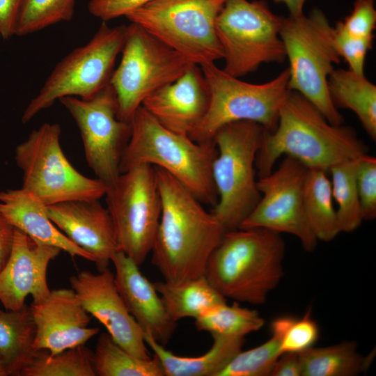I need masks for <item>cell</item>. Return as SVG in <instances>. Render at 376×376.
Returning a JSON list of instances; mask_svg holds the SVG:
<instances>
[{"instance_id": "obj_1", "label": "cell", "mask_w": 376, "mask_h": 376, "mask_svg": "<svg viewBox=\"0 0 376 376\" xmlns=\"http://www.w3.org/2000/svg\"><path fill=\"white\" fill-rule=\"evenodd\" d=\"M155 167L162 212L151 250L164 281L180 283L204 276L212 251L226 230L182 183Z\"/></svg>"}, {"instance_id": "obj_2", "label": "cell", "mask_w": 376, "mask_h": 376, "mask_svg": "<svg viewBox=\"0 0 376 376\" xmlns=\"http://www.w3.org/2000/svg\"><path fill=\"white\" fill-rule=\"evenodd\" d=\"M366 154L365 145L350 127L332 125L306 98L290 91L280 109L276 129L264 134L256 169L258 178L267 175L285 155L307 169L327 172L338 164Z\"/></svg>"}, {"instance_id": "obj_3", "label": "cell", "mask_w": 376, "mask_h": 376, "mask_svg": "<svg viewBox=\"0 0 376 376\" xmlns=\"http://www.w3.org/2000/svg\"><path fill=\"white\" fill-rule=\"evenodd\" d=\"M285 252L278 233L263 228L226 230L209 257L204 276L226 299L262 304L284 274Z\"/></svg>"}, {"instance_id": "obj_4", "label": "cell", "mask_w": 376, "mask_h": 376, "mask_svg": "<svg viewBox=\"0 0 376 376\" xmlns=\"http://www.w3.org/2000/svg\"><path fill=\"white\" fill-rule=\"evenodd\" d=\"M131 134L120 164L124 173L140 164L162 169L198 201L215 206L218 194L212 166L217 154L214 141L198 143L162 125L140 106L130 119Z\"/></svg>"}, {"instance_id": "obj_5", "label": "cell", "mask_w": 376, "mask_h": 376, "mask_svg": "<svg viewBox=\"0 0 376 376\" xmlns=\"http://www.w3.org/2000/svg\"><path fill=\"white\" fill-rule=\"evenodd\" d=\"M279 36L289 61V91L311 102L332 125L343 118L328 91V77L334 64L340 61L334 42V27L322 11L313 9L308 15L281 17Z\"/></svg>"}, {"instance_id": "obj_6", "label": "cell", "mask_w": 376, "mask_h": 376, "mask_svg": "<svg viewBox=\"0 0 376 376\" xmlns=\"http://www.w3.org/2000/svg\"><path fill=\"white\" fill-rule=\"evenodd\" d=\"M266 131L257 123L240 120L222 126L213 137L217 154L212 173L218 201L212 212L226 231L239 228L260 198L256 159Z\"/></svg>"}, {"instance_id": "obj_7", "label": "cell", "mask_w": 376, "mask_h": 376, "mask_svg": "<svg viewBox=\"0 0 376 376\" xmlns=\"http://www.w3.org/2000/svg\"><path fill=\"white\" fill-rule=\"evenodd\" d=\"M200 67L208 85L210 103L191 139L198 143L212 141L219 128L240 120L257 123L269 132L276 129L280 109L290 92L288 68L271 81L256 84L230 75L214 63Z\"/></svg>"}, {"instance_id": "obj_8", "label": "cell", "mask_w": 376, "mask_h": 376, "mask_svg": "<svg viewBox=\"0 0 376 376\" xmlns=\"http://www.w3.org/2000/svg\"><path fill=\"white\" fill-rule=\"evenodd\" d=\"M61 127L44 123L15 148V159L22 171V188L46 206L76 200H100L107 185L76 170L63 153Z\"/></svg>"}, {"instance_id": "obj_9", "label": "cell", "mask_w": 376, "mask_h": 376, "mask_svg": "<svg viewBox=\"0 0 376 376\" xmlns=\"http://www.w3.org/2000/svg\"><path fill=\"white\" fill-rule=\"evenodd\" d=\"M226 0H152L125 17L192 64L222 59L215 23Z\"/></svg>"}, {"instance_id": "obj_10", "label": "cell", "mask_w": 376, "mask_h": 376, "mask_svg": "<svg viewBox=\"0 0 376 376\" xmlns=\"http://www.w3.org/2000/svg\"><path fill=\"white\" fill-rule=\"evenodd\" d=\"M125 30V25L109 27L102 22L86 45L73 49L54 67L25 108L22 122H29L62 97L89 99L109 84Z\"/></svg>"}, {"instance_id": "obj_11", "label": "cell", "mask_w": 376, "mask_h": 376, "mask_svg": "<svg viewBox=\"0 0 376 376\" xmlns=\"http://www.w3.org/2000/svg\"><path fill=\"white\" fill-rule=\"evenodd\" d=\"M281 19L265 1L226 0L215 23L225 60L223 70L239 78L263 63L283 62Z\"/></svg>"}, {"instance_id": "obj_12", "label": "cell", "mask_w": 376, "mask_h": 376, "mask_svg": "<svg viewBox=\"0 0 376 376\" xmlns=\"http://www.w3.org/2000/svg\"><path fill=\"white\" fill-rule=\"evenodd\" d=\"M120 64L110 84L118 102V116L130 121L143 100L182 75L192 63L140 25L126 26Z\"/></svg>"}, {"instance_id": "obj_13", "label": "cell", "mask_w": 376, "mask_h": 376, "mask_svg": "<svg viewBox=\"0 0 376 376\" xmlns=\"http://www.w3.org/2000/svg\"><path fill=\"white\" fill-rule=\"evenodd\" d=\"M104 196L119 251L140 266L151 252L162 212L155 167L143 164L121 173Z\"/></svg>"}, {"instance_id": "obj_14", "label": "cell", "mask_w": 376, "mask_h": 376, "mask_svg": "<svg viewBox=\"0 0 376 376\" xmlns=\"http://www.w3.org/2000/svg\"><path fill=\"white\" fill-rule=\"evenodd\" d=\"M74 118L82 139L88 166L109 187L120 174V164L131 134L130 121L118 116V102L108 84L89 99H59Z\"/></svg>"}, {"instance_id": "obj_15", "label": "cell", "mask_w": 376, "mask_h": 376, "mask_svg": "<svg viewBox=\"0 0 376 376\" xmlns=\"http://www.w3.org/2000/svg\"><path fill=\"white\" fill-rule=\"evenodd\" d=\"M307 168L285 156L276 170L258 178L260 198L239 228H263L295 236L306 251L318 244L304 208V185Z\"/></svg>"}, {"instance_id": "obj_16", "label": "cell", "mask_w": 376, "mask_h": 376, "mask_svg": "<svg viewBox=\"0 0 376 376\" xmlns=\"http://www.w3.org/2000/svg\"><path fill=\"white\" fill-rule=\"evenodd\" d=\"M69 282L86 311L104 326L120 347L138 358H152L143 331L125 306L109 268L97 274L81 271L70 276Z\"/></svg>"}, {"instance_id": "obj_17", "label": "cell", "mask_w": 376, "mask_h": 376, "mask_svg": "<svg viewBox=\"0 0 376 376\" xmlns=\"http://www.w3.org/2000/svg\"><path fill=\"white\" fill-rule=\"evenodd\" d=\"M29 307L36 329L33 347L51 355L84 345L100 331L88 327L91 315L72 288L50 290L43 300Z\"/></svg>"}, {"instance_id": "obj_18", "label": "cell", "mask_w": 376, "mask_h": 376, "mask_svg": "<svg viewBox=\"0 0 376 376\" xmlns=\"http://www.w3.org/2000/svg\"><path fill=\"white\" fill-rule=\"evenodd\" d=\"M61 251L58 247L36 242L15 228L10 254L0 270V301L6 310L21 308L29 295L33 302H39L49 295L48 265Z\"/></svg>"}, {"instance_id": "obj_19", "label": "cell", "mask_w": 376, "mask_h": 376, "mask_svg": "<svg viewBox=\"0 0 376 376\" xmlns=\"http://www.w3.org/2000/svg\"><path fill=\"white\" fill-rule=\"evenodd\" d=\"M53 224L73 243L88 252L98 272L109 268L119 251L113 224L99 200H76L47 206Z\"/></svg>"}, {"instance_id": "obj_20", "label": "cell", "mask_w": 376, "mask_h": 376, "mask_svg": "<svg viewBox=\"0 0 376 376\" xmlns=\"http://www.w3.org/2000/svg\"><path fill=\"white\" fill-rule=\"evenodd\" d=\"M209 103L210 91L201 68L192 64L175 81L148 96L141 106L164 127L189 136Z\"/></svg>"}, {"instance_id": "obj_21", "label": "cell", "mask_w": 376, "mask_h": 376, "mask_svg": "<svg viewBox=\"0 0 376 376\" xmlns=\"http://www.w3.org/2000/svg\"><path fill=\"white\" fill-rule=\"evenodd\" d=\"M117 290L130 315L143 332L165 346L177 322L169 315L155 285L142 274L139 266L123 252L112 257Z\"/></svg>"}, {"instance_id": "obj_22", "label": "cell", "mask_w": 376, "mask_h": 376, "mask_svg": "<svg viewBox=\"0 0 376 376\" xmlns=\"http://www.w3.org/2000/svg\"><path fill=\"white\" fill-rule=\"evenodd\" d=\"M0 213L15 228L36 242L58 247L72 256L93 258L66 237L51 221L47 206L23 189L0 191Z\"/></svg>"}, {"instance_id": "obj_23", "label": "cell", "mask_w": 376, "mask_h": 376, "mask_svg": "<svg viewBox=\"0 0 376 376\" xmlns=\"http://www.w3.org/2000/svg\"><path fill=\"white\" fill-rule=\"evenodd\" d=\"M213 343L205 354L198 357L174 354L147 332L146 345L158 359L164 376H218L231 359L242 350L244 338L212 336Z\"/></svg>"}, {"instance_id": "obj_24", "label": "cell", "mask_w": 376, "mask_h": 376, "mask_svg": "<svg viewBox=\"0 0 376 376\" xmlns=\"http://www.w3.org/2000/svg\"><path fill=\"white\" fill-rule=\"evenodd\" d=\"M36 325L26 304L15 311L0 309V362L8 375L21 376L35 358Z\"/></svg>"}, {"instance_id": "obj_25", "label": "cell", "mask_w": 376, "mask_h": 376, "mask_svg": "<svg viewBox=\"0 0 376 376\" xmlns=\"http://www.w3.org/2000/svg\"><path fill=\"white\" fill-rule=\"evenodd\" d=\"M328 91L337 108L354 111L370 138L376 139V86L364 74L334 69L328 77Z\"/></svg>"}, {"instance_id": "obj_26", "label": "cell", "mask_w": 376, "mask_h": 376, "mask_svg": "<svg viewBox=\"0 0 376 376\" xmlns=\"http://www.w3.org/2000/svg\"><path fill=\"white\" fill-rule=\"evenodd\" d=\"M375 351L361 355L354 341L311 347L299 353L301 376H357L366 372L373 361Z\"/></svg>"}, {"instance_id": "obj_27", "label": "cell", "mask_w": 376, "mask_h": 376, "mask_svg": "<svg viewBox=\"0 0 376 376\" xmlns=\"http://www.w3.org/2000/svg\"><path fill=\"white\" fill-rule=\"evenodd\" d=\"M170 317L175 321L196 318L207 309L226 302L205 276L180 283H153Z\"/></svg>"}, {"instance_id": "obj_28", "label": "cell", "mask_w": 376, "mask_h": 376, "mask_svg": "<svg viewBox=\"0 0 376 376\" xmlns=\"http://www.w3.org/2000/svg\"><path fill=\"white\" fill-rule=\"evenodd\" d=\"M304 208L318 240L329 242L340 230L333 203L331 180L327 171L308 169L304 185Z\"/></svg>"}, {"instance_id": "obj_29", "label": "cell", "mask_w": 376, "mask_h": 376, "mask_svg": "<svg viewBox=\"0 0 376 376\" xmlns=\"http://www.w3.org/2000/svg\"><path fill=\"white\" fill-rule=\"evenodd\" d=\"M93 365L98 376H164L155 355L150 359L138 358L120 347L108 332L98 336Z\"/></svg>"}, {"instance_id": "obj_30", "label": "cell", "mask_w": 376, "mask_h": 376, "mask_svg": "<svg viewBox=\"0 0 376 376\" xmlns=\"http://www.w3.org/2000/svg\"><path fill=\"white\" fill-rule=\"evenodd\" d=\"M194 320L198 331L209 332L212 336L235 338H244L265 324L257 311L241 307L237 301L232 305L225 302L211 307Z\"/></svg>"}, {"instance_id": "obj_31", "label": "cell", "mask_w": 376, "mask_h": 376, "mask_svg": "<svg viewBox=\"0 0 376 376\" xmlns=\"http://www.w3.org/2000/svg\"><path fill=\"white\" fill-rule=\"evenodd\" d=\"M21 376H96L93 352L85 344L53 355L47 350H38Z\"/></svg>"}, {"instance_id": "obj_32", "label": "cell", "mask_w": 376, "mask_h": 376, "mask_svg": "<svg viewBox=\"0 0 376 376\" xmlns=\"http://www.w3.org/2000/svg\"><path fill=\"white\" fill-rule=\"evenodd\" d=\"M357 159L338 164L329 171L331 175L333 198L337 203L336 214L340 233L353 232L363 220L356 182Z\"/></svg>"}, {"instance_id": "obj_33", "label": "cell", "mask_w": 376, "mask_h": 376, "mask_svg": "<svg viewBox=\"0 0 376 376\" xmlns=\"http://www.w3.org/2000/svg\"><path fill=\"white\" fill-rule=\"evenodd\" d=\"M75 0H25L15 36H26L61 22L72 19Z\"/></svg>"}, {"instance_id": "obj_34", "label": "cell", "mask_w": 376, "mask_h": 376, "mask_svg": "<svg viewBox=\"0 0 376 376\" xmlns=\"http://www.w3.org/2000/svg\"><path fill=\"white\" fill-rule=\"evenodd\" d=\"M272 335L279 341L281 353H301L313 347L319 337V327L307 311L301 318L279 317L271 323Z\"/></svg>"}, {"instance_id": "obj_35", "label": "cell", "mask_w": 376, "mask_h": 376, "mask_svg": "<svg viewBox=\"0 0 376 376\" xmlns=\"http://www.w3.org/2000/svg\"><path fill=\"white\" fill-rule=\"evenodd\" d=\"M281 354L279 341L272 335L263 344L240 351L218 376H270Z\"/></svg>"}, {"instance_id": "obj_36", "label": "cell", "mask_w": 376, "mask_h": 376, "mask_svg": "<svg viewBox=\"0 0 376 376\" xmlns=\"http://www.w3.org/2000/svg\"><path fill=\"white\" fill-rule=\"evenodd\" d=\"M356 182L363 220L376 217V159L366 154L358 158Z\"/></svg>"}, {"instance_id": "obj_37", "label": "cell", "mask_w": 376, "mask_h": 376, "mask_svg": "<svg viewBox=\"0 0 376 376\" xmlns=\"http://www.w3.org/2000/svg\"><path fill=\"white\" fill-rule=\"evenodd\" d=\"M373 38L351 36L342 29L339 22L334 27V42L338 56L347 61L350 70L358 74H364L366 56L372 48Z\"/></svg>"}, {"instance_id": "obj_38", "label": "cell", "mask_w": 376, "mask_h": 376, "mask_svg": "<svg viewBox=\"0 0 376 376\" xmlns=\"http://www.w3.org/2000/svg\"><path fill=\"white\" fill-rule=\"evenodd\" d=\"M338 22L351 36L362 38L374 37L376 24L374 0H355L351 13L344 21Z\"/></svg>"}, {"instance_id": "obj_39", "label": "cell", "mask_w": 376, "mask_h": 376, "mask_svg": "<svg viewBox=\"0 0 376 376\" xmlns=\"http://www.w3.org/2000/svg\"><path fill=\"white\" fill-rule=\"evenodd\" d=\"M152 0H90L89 13L103 22L125 16Z\"/></svg>"}, {"instance_id": "obj_40", "label": "cell", "mask_w": 376, "mask_h": 376, "mask_svg": "<svg viewBox=\"0 0 376 376\" xmlns=\"http://www.w3.org/2000/svg\"><path fill=\"white\" fill-rule=\"evenodd\" d=\"M25 0H0V38L15 36V30Z\"/></svg>"}, {"instance_id": "obj_41", "label": "cell", "mask_w": 376, "mask_h": 376, "mask_svg": "<svg viewBox=\"0 0 376 376\" xmlns=\"http://www.w3.org/2000/svg\"><path fill=\"white\" fill-rule=\"evenodd\" d=\"M270 376H301V366L298 353L281 354L276 360Z\"/></svg>"}, {"instance_id": "obj_42", "label": "cell", "mask_w": 376, "mask_h": 376, "mask_svg": "<svg viewBox=\"0 0 376 376\" xmlns=\"http://www.w3.org/2000/svg\"><path fill=\"white\" fill-rule=\"evenodd\" d=\"M14 233L15 228L0 213V270L10 254Z\"/></svg>"}, {"instance_id": "obj_43", "label": "cell", "mask_w": 376, "mask_h": 376, "mask_svg": "<svg viewBox=\"0 0 376 376\" xmlns=\"http://www.w3.org/2000/svg\"><path fill=\"white\" fill-rule=\"evenodd\" d=\"M286 5L291 16H298L303 14V7L306 0H274Z\"/></svg>"}, {"instance_id": "obj_44", "label": "cell", "mask_w": 376, "mask_h": 376, "mask_svg": "<svg viewBox=\"0 0 376 376\" xmlns=\"http://www.w3.org/2000/svg\"><path fill=\"white\" fill-rule=\"evenodd\" d=\"M8 374L3 368V365L0 362V376H7Z\"/></svg>"}]
</instances>
